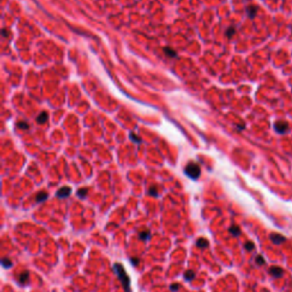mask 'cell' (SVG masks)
Returning a JSON list of instances; mask_svg holds the SVG:
<instances>
[{
  "instance_id": "1",
  "label": "cell",
  "mask_w": 292,
  "mask_h": 292,
  "mask_svg": "<svg viewBox=\"0 0 292 292\" xmlns=\"http://www.w3.org/2000/svg\"><path fill=\"white\" fill-rule=\"evenodd\" d=\"M113 269H114L115 274L118 275V277H119V280H120V282H121V284H122V286H123V289H124V291L131 292V289H130V278H129L128 274L126 273L123 266H122L121 264H114Z\"/></svg>"
},
{
  "instance_id": "2",
  "label": "cell",
  "mask_w": 292,
  "mask_h": 292,
  "mask_svg": "<svg viewBox=\"0 0 292 292\" xmlns=\"http://www.w3.org/2000/svg\"><path fill=\"white\" fill-rule=\"evenodd\" d=\"M185 173L192 179H198L200 173H201V169L199 167L198 163L195 162H189L186 167H185Z\"/></svg>"
},
{
  "instance_id": "3",
  "label": "cell",
  "mask_w": 292,
  "mask_h": 292,
  "mask_svg": "<svg viewBox=\"0 0 292 292\" xmlns=\"http://www.w3.org/2000/svg\"><path fill=\"white\" fill-rule=\"evenodd\" d=\"M274 129L278 134H285L289 130V123L284 120H278L274 123Z\"/></svg>"
},
{
  "instance_id": "4",
  "label": "cell",
  "mask_w": 292,
  "mask_h": 292,
  "mask_svg": "<svg viewBox=\"0 0 292 292\" xmlns=\"http://www.w3.org/2000/svg\"><path fill=\"white\" fill-rule=\"evenodd\" d=\"M270 241H272L274 244L280 245V244H282V243H284V242L286 241V237H284L283 235H281V234L273 233V234H270Z\"/></svg>"
},
{
  "instance_id": "5",
  "label": "cell",
  "mask_w": 292,
  "mask_h": 292,
  "mask_svg": "<svg viewBox=\"0 0 292 292\" xmlns=\"http://www.w3.org/2000/svg\"><path fill=\"white\" fill-rule=\"evenodd\" d=\"M71 188L70 187H68V186H65V187H62V188H60L58 191H57V198H60V199H63V198H68L70 194H71Z\"/></svg>"
},
{
  "instance_id": "6",
  "label": "cell",
  "mask_w": 292,
  "mask_h": 292,
  "mask_svg": "<svg viewBox=\"0 0 292 292\" xmlns=\"http://www.w3.org/2000/svg\"><path fill=\"white\" fill-rule=\"evenodd\" d=\"M283 269L280 268V267L273 266L269 268V274L272 276H274V277H281V276H283Z\"/></svg>"
},
{
  "instance_id": "7",
  "label": "cell",
  "mask_w": 292,
  "mask_h": 292,
  "mask_svg": "<svg viewBox=\"0 0 292 292\" xmlns=\"http://www.w3.org/2000/svg\"><path fill=\"white\" fill-rule=\"evenodd\" d=\"M257 12H258V7L257 6H255V5H249V6L247 7V14H248V16H249L251 19L256 17Z\"/></svg>"
},
{
  "instance_id": "8",
  "label": "cell",
  "mask_w": 292,
  "mask_h": 292,
  "mask_svg": "<svg viewBox=\"0 0 292 292\" xmlns=\"http://www.w3.org/2000/svg\"><path fill=\"white\" fill-rule=\"evenodd\" d=\"M138 236H139V239H140V240L146 241V240H148V239L151 237V232H150L148 229H146V231H143V232H139Z\"/></svg>"
},
{
  "instance_id": "9",
  "label": "cell",
  "mask_w": 292,
  "mask_h": 292,
  "mask_svg": "<svg viewBox=\"0 0 292 292\" xmlns=\"http://www.w3.org/2000/svg\"><path fill=\"white\" fill-rule=\"evenodd\" d=\"M47 198H48V194H47L46 192H40V193L37 194L35 201H37V202H42V201H46V199Z\"/></svg>"
},
{
  "instance_id": "10",
  "label": "cell",
  "mask_w": 292,
  "mask_h": 292,
  "mask_svg": "<svg viewBox=\"0 0 292 292\" xmlns=\"http://www.w3.org/2000/svg\"><path fill=\"white\" fill-rule=\"evenodd\" d=\"M208 244H209V242L206 239H203V237H201V239H199L196 241V245H198L199 248H202V249H206V247H208Z\"/></svg>"
},
{
  "instance_id": "11",
  "label": "cell",
  "mask_w": 292,
  "mask_h": 292,
  "mask_svg": "<svg viewBox=\"0 0 292 292\" xmlns=\"http://www.w3.org/2000/svg\"><path fill=\"white\" fill-rule=\"evenodd\" d=\"M48 119V113L47 112H41L40 113V115L37 118V121H38V123H43V122H46Z\"/></svg>"
},
{
  "instance_id": "12",
  "label": "cell",
  "mask_w": 292,
  "mask_h": 292,
  "mask_svg": "<svg viewBox=\"0 0 292 292\" xmlns=\"http://www.w3.org/2000/svg\"><path fill=\"white\" fill-rule=\"evenodd\" d=\"M184 277H185V280L186 281H192V280H194V277H195V273L193 272V270H186L185 272V274H184Z\"/></svg>"
},
{
  "instance_id": "13",
  "label": "cell",
  "mask_w": 292,
  "mask_h": 292,
  "mask_svg": "<svg viewBox=\"0 0 292 292\" xmlns=\"http://www.w3.org/2000/svg\"><path fill=\"white\" fill-rule=\"evenodd\" d=\"M163 52L169 56V57H177V53L175 52L172 48H170V47H165V48H163Z\"/></svg>"
},
{
  "instance_id": "14",
  "label": "cell",
  "mask_w": 292,
  "mask_h": 292,
  "mask_svg": "<svg viewBox=\"0 0 292 292\" xmlns=\"http://www.w3.org/2000/svg\"><path fill=\"white\" fill-rule=\"evenodd\" d=\"M229 233L234 235V236H237V235H240L241 234V229L239 226H235V225H233L231 226V228H229Z\"/></svg>"
},
{
  "instance_id": "15",
  "label": "cell",
  "mask_w": 292,
  "mask_h": 292,
  "mask_svg": "<svg viewBox=\"0 0 292 292\" xmlns=\"http://www.w3.org/2000/svg\"><path fill=\"white\" fill-rule=\"evenodd\" d=\"M1 264H2V266L5 267V268H10V267L13 266V261L10 259H8V258H4L1 260Z\"/></svg>"
},
{
  "instance_id": "16",
  "label": "cell",
  "mask_w": 292,
  "mask_h": 292,
  "mask_svg": "<svg viewBox=\"0 0 292 292\" xmlns=\"http://www.w3.org/2000/svg\"><path fill=\"white\" fill-rule=\"evenodd\" d=\"M87 194H88V188H80L77 192V195L79 198H86Z\"/></svg>"
},
{
  "instance_id": "17",
  "label": "cell",
  "mask_w": 292,
  "mask_h": 292,
  "mask_svg": "<svg viewBox=\"0 0 292 292\" xmlns=\"http://www.w3.org/2000/svg\"><path fill=\"white\" fill-rule=\"evenodd\" d=\"M17 127L19 129H23V130H26V129L30 128V126L26 123L25 121H18L17 122Z\"/></svg>"
},
{
  "instance_id": "18",
  "label": "cell",
  "mask_w": 292,
  "mask_h": 292,
  "mask_svg": "<svg viewBox=\"0 0 292 292\" xmlns=\"http://www.w3.org/2000/svg\"><path fill=\"white\" fill-rule=\"evenodd\" d=\"M234 35H235V27H234V26H231V27H228V29L226 30V35H227V38H232Z\"/></svg>"
},
{
  "instance_id": "19",
  "label": "cell",
  "mask_w": 292,
  "mask_h": 292,
  "mask_svg": "<svg viewBox=\"0 0 292 292\" xmlns=\"http://www.w3.org/2000/svg\"><path fill=\"white\" fill-rule=\"evenodd\" d=\"M29 278V272H24L23 274L19 276V283H25V281Z\"/></svg>"
},
{
  "instance_id": "20",
  "label": "cell",
  "mask_w": 292,
  "mask_h": 292,
  "mask_svg": "<svg viewBox=\"0 0 292 292\" xmlns=\"http://www.w3.org/2000/svg\"><path fill=\"white\" fill-rule=\"evenodd\" d=\"M244 248L248 250V251H252V250L255 249V244H253V242L249 241V242H247V243L244 244Z\"/></svg>"
},
{
  "instance_id": "21",
  "label": "cell",
  "mask_w": 292,
  "mask_h": 292,
  "mask_svg": "<svg viewBox=\"0 0 292 292\" xmlns=\"http://www.w3.org/2000/svg\"><path fill=\"white\" fill-rule=\"evenodd\" d=\"M148 194L150 195H153V196H156L158 195V188L155 186H152L151 188L148 189Z\"/></svg>"
},
{
  "instance_id": "22",
  "label": "cell",
  "mask_w": 292,
  "mask_h": 292,
  "mask_svg": "<svg viewBox=\"0 0 292 292\" xmlns=\"http://www.w3.org/2000/svg\"><path fill=\"white\" fill-rule=\"evenodd\" d=\"M256 263H257L258 265H264V264H265V259L263 258V256H257V258H256Z\"/></svg>"
},
{
  "instance_id": "23",
  "label": "cell",
  "mask_w": 292,
  "mask_h": 292,
  "mask_svg": "<svg viewBox=\"0 0 292 292\" xmlns=\"http://www.w3.org/2000/svg\"><path fill=\"white\" fill-rule=\"evenodd\" d=\"M179 289H181V284L175 283V284H172V285H170V290H172V291H177V290H179Z\"/></svg>"
},
{
  "instance_id": "24",
  "label": "cell",
  "mask_w": 292,
  "mask_h": 292,
  "mask_svg": "<svg viewBox=\"0 0 292 292\" xmlns=\"http://www.w3.org/2000/svg\"><path fill=\"white\" fill-rule=\"evenodd\" d=\"M130 261L132 263V265H134V266H137L138 264H139V259H137V258H131V259H130Z\"/></svg>"
},
{
  "instance_id": "25",
  "label": "cell",
  "mask_w": 292,
  "mask_h": 292,
  "mask_svg": "<svg viewBox=\"0 0 292 292\" xmlns=\"http://www.w3.org/2000/svg\"><path fill=\"white\" fill-rule=\"evenodd\" d=\"M130 137H131V139H134L135 142H137V143H139V142H140V138L138 137V136H137V137H136V136H134V134H131V135H130Z\"/></svg>"
},
{
  "instance_id": "26",
  "label": "cell",
  "mask_w": 292,
  "mask_h": 292,
  "mask_svg": "<svg viewBox=\"0 0 292 292\" xmlns=\"http://www.w3.org/2000/svg\"><path fill=\"white\" fill-rule=\"evenodd\" d=\"M2 35H4V37H8V32H7V30H6V29H4V30H2Z\"/></svg>"
}]
</instances>
